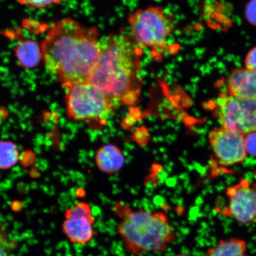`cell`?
I'll list each match as a JSON object with an SVG mask.
<instances>
[{"label":"cell","instance_id":"cell-17","mask_svg":"<svg viewBox=\"0 0 256 256\" xmlns=\"http://www.w3.org/2000/svg\"><path fill=\"white\" fill-rule=\"evenodd\" d=\"M244 140L247 153L256 156V131L245 135Z\"/></svg>","mask_w":256,"mask_h":256},{"label":"cell","instance_id":"cell-16","mask_svg":"<svg viewBox=\"0 0 256 256\" xmlns=\"http://www.w3.org/2000/svg\"><path fill=\"white\" fill-rule=\"evenodd\" d=\"M62 0H20L22 4L28 8H44L49 6L59 4Z\"/></svg>","mask_w":256,"mask_h":256},{"label":"cell","instance_id":"cell-5","mask_svg":"<svg viewBox=\"0 0 256 256\" xmlns=\"http://www.w3.org/2000/svg\"><path fill=\"white\" fill-rule=\"evenodd\" d=\"M129 22L134 41L148 48L164 46L174 28L171 16L159 7L139 10L130 15Z\"/></svg>","mask_w":256,"mask_h":256},{"label":"cell","instance_id":"cell-11","mask_svg":"<svg viewBox=\"0 0 256 256\" xmlns=\"http://www.w3.org/2000/svg\"><path fill=\"white\" fill-rule=\"evenodd\" d=\"M95 160L99 170L108 174L119 172L124 164L122 152L114 144H108L99 148L96 154Z\"/></svg>","mask_w":256,"mask_h":256},{"label":"cell","instance_id":"cell-15","mask_svg":"<svg viewBox=\"0 0 256 256\" xmlns=\"http://www.w3.org/2000/svg\"><path fill=\"white\" fill-rule=\"evenodd\" d=\"M17 248V242L8 236L7 232L0 230V256H12Z\"/></svg>","mask_w":256,"mask_h":256},{"label":"cell","instance_id":"cell-14","mask_svg":"<svg viewBox=\"0 0 256 256\" xmlns=\"http://www.w3.org/2000/svg\"><path fill=\"white\" fill-rule=\"evenodd\" d=\"M18 158V152L14 144L8 142H0V169L12 167Z\"/></svg>","mask_w":256,"mask_h":256},{"label":"cell","instance_id":"cell-2","mask_svg":"<svg viewBox=\"0 0 256 256\" xmlns=\"http://www.w3.org/2000/svg\"><path fill=\"white\" fill-rule=\"evenodd\" d=\"M101 52L88 82L110 98L115 105L134 104L138 100L142 51L133 40L122 34L100 40Z\"/></svg>","mask_w":256,"mask_h":256},{"label":"cell","instance_id":"cell-1","mask_svg":"<svg viewBox=\"0 0 256 256\" xmlns=\"http://www.w3.org/2000/svg\"><path fill=\"white\" fill-rule=\"evenodd\" d=\"M41 48L48 72L63 86L88 81L101 52L96 28L68 18L52 26Z\"/></svg>","mask_w":256,"mask_h":256},{"label":"cell","instance_id":"cell-12","mask_svg":"<svg viewBox=\"0 0 256 256\" xmlns=\"http://www.w3.org/2000/svg\"><path fill=\"white\" fill-rule=\"evenodd\" d=\"M16 56L20 66L31 68L43 60L41 47L34 41L26 40L19 43L16 49Z\"/></svg>","mask_w":256,"mask_h":256},{"label":"cell","instance_id":"cell-9","mask_svg":"<svg viewBox=\"0 0 256 256\" xmlns=\"http://www.w3.org/2000/svg\"><path fill=\"white\" fill-rule=\"evenodd\" d=\"M95 219L89 204L83 202L76 203L66 210L62 224V232L70 242L86 244L96 235L94 226Z\"/></svg>","mask_w":256,"mask_h":256},{"label":"cell","instance_id":"cell-18","mask_svg":"<svg viewBox=\"0 0 256 256\" xmlns=\"http://www.w3.org/2000/svg\"><path fill=\"white\" fill-rule=\"evenodd\" d=\"M246 68L256 71V48L248 54L246 60Z\"/></svg>","mask_w":256,"mask_h":256},{"label":"cell","instance_id":"cell-6","mask_svg":"<svg viewBox=\"0 0 256 256\" xmlns=\"http://www.w3.org/2000/svg\"><path fill=\"white\" fill-rule=\"evenodd\" d=\"M214 104L222 127L243 136L256 131V100L222 94Z\"/></svg>","mask_w":256,"mask_h":256},{"label":"cell","instance_id":"cell-8","mask_svg":"<svg viewBox=\"0 0 256 256\" xmlns=\"http://www.w3.org/2000/svg\"><path fill=\"white\" fill-rule=\"evenodd\" d=\"M228 206L224 210V215L236 222L248 224L256 218V190L246 179L227 188Z\"/></svg>","mask_w":256,"mask_h":256},{"label":"cell","instance_id":"cell-13","mask_svg":"<svg viewBox=\"0 0 256 256\" xmlns=\"http://www.w3.org/2000/svg\"><path fill=\"white\" fill-rule=\"evenodd\" d=\"M246 250L247 244L244 240L236 238L222 240L208 249L206 256H249Z\"/></svg>","mask_w":256,"mask_h":256},{"label":"cell","instance_id":"cell-4","mask_svg":"<svg viewBox=\"0 0 256 256\" xmlns=\"http://www.w3.org/2000/svg\"><path fill=\"white\" fill-rule=\"evenodd\" d=\"M63 87L66 90V114L70 120L99 128L104 126L114 113L116 105L88 81Z\"/></svg>","mask_w":256,"mask_h":256},{"label":"cell","instance_id":"cell-19","mask_svg":"<svg viewBox=\"0 0 256 256\" xmlns=\"http://www.w3.org/2000/svg\"><path fill=\"white\" fill-rule=\"evenodd\" d=\"M248 18L252 23L256 24V0L251 2L248 8Z\"/></svg>","mask_w":256,"mask_h":256},{"label":"cell","instance_id":"cell-10","mask_svg":"<svg viewBox=\"0 0 256 256\" xmlns=\"http://www.w3.org/2000/svg\"><path fill=\"white\" fill-rule=\"evenodd\" d=\"M227 88L229 94L256 100V71L235 70L229 76Z\"/></svg>","mask_w":256,"mask_h":256},{"label":"cell","instance_id":"cell-7","mask_svg":"<svg viewBox=\"0 0 256 256\" xmlns=\"http://www.w3.org/2000/svg\"><path fill=\"white\" fill-rule=\"evenodd\" d=\"M209 140L217 162L224 167L242 163L247 156L244 136L241 134L222 127L211 131Z\"/></svg>","mask_w":256,"mask_h":256},{"label":"cell","instance_id":"cell-20","mask_svg":"<svg viewBox=\"0 0 256 256\" xmlns=\"http://www.w3.org/2000/svg\"><path fill=\"white\" fill-rule=\"evenodd\" d=\"M254 179H255V183L254 184V185H252V186H254V188L256 190V171L254 172Z\"/></svg>","mask_w":256,"mask_h":256},{"label":"cell","instance_id":"cell-3","mask_svg":"<svg viewBox=\"0 0 256 256\" xmlns=\"http://www.w3.org/2000/svg\"><path fill=\"white\" fill-rule=\"evenodd\" d=\"M114 213L120 218L117 232L128 254L140 256L151 252H166L177 240L174 227L162 212L134 210L118 204Z\"/></svg>","mask_w":256,"mask_h":256},{"label":"cell","instance_id":"cell-21","mask_svg":"<svg viewBox=\"0 0 256 256\" xmlns=\"http://www.w3.org/2000/svg\"><path fill=\"white\" fill-rule=\"evenodd\" d=\"M176 256H188V255H186V254H180V255H177Z\"/></svg>","mask_w":256,"mask_h":256}]
</instances>
